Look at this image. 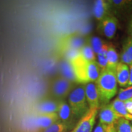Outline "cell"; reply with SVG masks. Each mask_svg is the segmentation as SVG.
<instances>
[{"instance_id":"obj_1","label":"cell","mask_w":132,"mask_h":132,"mask_svg":"<svg viewBox=\"0 0 132 132\" xmlns=\"http://www.w3.org/2000/svg\"><path fill=\"white\" fill-rule=\"evenodd\" d=\"M98 90L100 105L108 104L118 93V81L116 70L105 69L101 70L98 79L95 82Z\"/></svg>"},{"instance_id":"obj_2","label":"cell","mask_w":132,"mask_h":132,"mask_svg":"<svg viewBox=\"0 0 132 132\" xmlns=\"http://www.w3.org/2000/svg\"><path fill=\"white\" fill-rule=\"evenodd\" d=\"M70 63L75 70L77 82L82 85L95 82L101 72L97 61L87 62L81 56Z\"/></svg>"},{"instance_id":"obj_3","label":"cell","mask_w":132,"mask_h":132,"mask_svg":"<svg viewBox=\"0 0 132 132\" xmlns=\"http://www.w3.org/2000/svg\"><path fill=\"white\" fill-rule=\"evenodd\" d=\"M68 104L76 119H80L90 110L84 85L74 87L68 97Z\"/></svg>"},{"instance_id":"obj_4","label":"cell","mask_w":132,"mask_h":132,"mask_svg":"<svg viewBox=\"0 0 132 132\" xmlns=\"http://www.w3.org/2000/svg\"><path fill=\"white\" fill-rule=\"evenodd\" d=\"M74 87V82L60 76L53 81L51 86V92L54 98L61 101L69 97Z\"/></svg>"},{"instance_id":"obj_5","label":"cell","mask_w":132,"mask_h":132,"mask_svg":"<svg viewBox=\"0 0 132 132\" xmlns=\"http://www.w3.org/2000/svg\"><path fill=\"white\" fill-rule=\"evenodd\" d=\"M86 44V39L78 34H71L62 37L58 43V50L61 53L70 50H80Z\"/></svg>"},{"instance_id":"obj_6","label":"cell","mask_w":132,"mask_h":132,"mask_svg":"<svg viewBox=\"0 0 132 132\" xmlns=\"http://www.w3.org/2000/svg\"><path fill=\"white\" fill-rule=\"evenodd\" d=\"M98 109H90L85 116L80 119L70 132H92L94 126Z\"/></svg>"},{"instance_id":"obj_7","label":"cell","mask_w":132,"mask_h":132,"mask_svg":"<svg viewBox=\"0 0 132 132\" xmlns=\"http://www.w3.org/2000/svg\"><path fill=\"white\" fill-rule=\"evenodd\" d=\"M118 20L116 16L111 15L98 21V30L99 32L108 39L114 37L118 29Z\"/></svg>"},{"instance_id":"obj_8","label":"cell","mask_w":132,"mask_h":132,"mask_svg":"<svg viewBox=\"0 0 132 132\" xmlns=\"http://www.w3.org/2000/svg\"><path fill=\"white\" fill-rule=\"evenodd\" d=\"M57 114L60 121L67 125L70 130L73 129L75 122L77 119L72 113L69 104L64 100L59 102Z\"/></svg>"},{"instance_id":"obj_9","label":"cell","mask_w":132,"mask_h":132,"mask_svg":"<svg viewBox=\"0 0 132 132\" xmlns=\"http://www.w3.org/2000/svg\"><path fill=\"white\" fill-rule=\"evenodd\" d=\"M98 117L99 122L106 126L114 125L119 119L120 118L110 103L102 106L99 111Z\"/></svg>"},{"instance_id":"obj_10","label":"cell","mask_w":132,"mask_h":132,"mask_svg":"<svg viewBox=\"0 0 132 132\" xmlns=\"http://www.w3.org/2000/svg\"><path fill=\"white\" fill-rule=\"evenodd\" d=\"M92 13L95 19L98 21H101L109 16L113 15L108 0L95 1L92 8Z\"/></svg>"},{"instance_id":"obj_11","label":"cell","mask_w":132,"mask_h":132,"mask_svg":"<svg viewBox=\"0 0 132 132\" xmlns=\"http://www.w3.org/2000/svg\"><path fill=\"white\" fill-rule=\"evenodd\" d=\"M85 92L89 109H98L100 105L98 90L95 82L85 84Z\"/></svg>"},{"instance_id":"obj_12","label":"cell","mask_w":132,"mask_h":132,"mask_svg":"<svg viewBox=\"0 0 132 132\" xmlns=\"http://www.w3.org/2000/svg\"><path fill=\"white\" fill-rule=\"evenodd\" d=\"M59 120L57 113L37 114L34 119V125L36 127L42 130Z\"/></svg>"},{"instance_id":"obj_13","label":"cell","mask_w":132,"mask_h":132,"mask_svg":"<svg viewBox=\"0 0 132 132\" xmlns=\"http://www.w3.org/2000/svg\"><path fill=\"white\" fill-rule=\"evenodd\" d=\"M116 75L118 85L123 88L127 87L130 76L129 66L120 62H119L116 69Z\"/></svg>"},{"instance_id":"obj_14","label":"cell","mask_w":132,"mask_h":132,"mask_svg":"<svg viewBox=\"0 0 132 132\" xmlns=\"http://www.w3.org/2000/svg\"><path fill=\"white\" fill-rule=\"evenodd\" d=\"M111 7L113 15L122 13L129 11L132 8V1H127V0H108Z\"/></svg>"},{"instance_id":"obj_15","label":"cell","mask_w":132,"mask_h":132,"mask_svg":"<svg viewBox=\"0 0 132 132\" xmlns=\"http://www.w3.org/2000/svg\"><path fill=\"white\" fill-rule=\"evenodd\" d=\"M120 62L128 65L132 64V39L128 36L123 41Z\"/></svg>"},{"instance_id":"obj_16","label":"cell","mask_w":132,"mask_h":132,"mask_svg":"<svg viewBox=\"0 0 132 132\" xmlns=\"http://www.w3.org/2000/svg\"><path fill=\"white\" fill-rule=\"evenodd\" d=\"M59 70L61 74V77L74 83L77 82L75 70L72 64L68 61L65 59L61 61L59 64Z\"/></svg>"},{"instance_id":"obj_17","label":"cell","mask_w":132,"mask_h":132,"mask_svg":"<svg viewBox=\"0 0 132 132\" xmlns=\"http://www.w3.org/2000/svg\"><path fill=\"white\" fill-rule=\"evenodd\" d=\"M59 102L53 100H47L40 102L37 106V114L57 113Z\"/></svg>"},{"instance_id":"obj_18","label":"cell","mask_w":132,"mask_h":132,"mask_svg":"<svg viewBox=\"0 0 132 132\" xmlns=\"http://www.w3.org/2000/svg\"><path fill=\"white\" fill-rule=\"evenodd\" d=\"M110 104L120 118H123L130 121L132 120V115L130 114L127 110L124 102L121 101L116 98Z\"/></svg>"},{"instance_id":"obj_19","label":"cell","mask_w":132,"mask_h":132,"mask_svg":"<svg viewBox=\"0 0 132 132\" xmlns=\"http://www.w3.org/2000/svg\"><path fill=\"white\" fill-rule=\"evenodd\" d=\"M107 67L106 68L116 70L117 65L119 64V55L113 45H109L106 53Z\"/></svg>"},{"instance_id":"obj_20","label":"cell","mask_w":132,"mask_h":132,"mask_svg":"<svg viewBox=\"0 0 132 132\" xmlns=\"http://www.w3.org/2000/svg\"><path fill=\"white\" fill-rule=\"evenodd\" d=\"M109 45L108 44H105V45L102 48L101 50L99 51V52L97 54V60L96 61L100 69H106L107 67V57L106 53L108 51Z\"/></svg>"},{"instance_id":"obj_21","label":"cell","mask_w":132,"mask_h":132,"mask_svg":"<svg viewBox=\"0 0 132 132\" xmlns=\"http://www.w3.org/2000/svg\"><path fill=\"white\" fill-rule=\"evenodd\" d=\"M81 56L86 61L92 62L96 61L97 55L94 52V50L88 44H86L80 50Z\"/></svg>"},{"instance_id":"obj_22","label":"cell","mask_w":132,"mask_h":132,"mask_svg":"<svg viewBox=\"0 0 132 132\" xmlns=\"http://www.w3.org/2000/svg\"><path fill=\"white\" fill-rule=\"evenodd\" d=\"M86 44L90 46L97 55L106 43L104 42L101 38L97 36H90L86 39Z\"/></svg>"},{"instance_id":"obj_23","label":"cell","mask_w":132,"mask_h":132,"mask_svg":"<svg viewBox=\"0 0 132 132\" xmlns=\"http://www.w3.org/2000/svg\"><path fill=\"white\" fill-rule=\"evenodd\" d=\"M117 132H132V125L130 120L120 118L114 125Z\"/></svg>"},{"instance_id":"obj_24","label":"cell","mask_w":132,"mask_h":132,"mask_svg":"<svg viewBox=\"0 0 132 132\" xmlns=\"http://www.w3.org/2000/svg\"><path fill=\"white\" fill-rule=\"evenodd\" d=\"M70 128L60 120L53 123L48 127L42 130V132H67Z\"/></svg>"},{"instance_id":"obj_25","label":"cell","mask_w":132,"mask_h":132,"mask_svg":"<svg viewBox=\"0 0 132 132\" xmlns=\"http://www.w3.org/2000/svg\"><path fill=\"white\" fill-rule=\"evenodd\" d=\"M117 98L122 102L132 98V86H129L126 88H121L119 90Z\"/></svg>"},{"instance_id":"obj_26","label":"cell","mask_w":132,"mask_h":132,"mask_svg":"<svg viewBox=\"0 0 132 132\" xmlns=\"http://www.w3.org/2000/svg\"><path fill=\"white\" fill-rule=\"evenodd\" d=\"M64 55V59L67 60L70 62L73 61L81 56L80 50H70L64 52L62 53Z\"/></svg>"},{"instance_id":"obj_27","label":"cell","mask_w":132,"mask_h":132,"mask_svg":"<svg viewBox=\"0 0 132 132\" xmlns=\"http://www.w3.org/2000/svg\"><path fill=\"white\" fill-rule=\"evenodd\" d=\"M107 126L98 122L93 132H106Z\"/></svg>"},{"instance_id":"obj_28","label":"cell","mask_w":132,"mask_h":132,"mask_svg":"<svg viewBox=\"0 0 132 132\" xmlns=\"http://www.w3.org/2000/svg\"><path fill=\"white\" fill-rule=\"evenodd\" d=\"M124 103L127 111L130 114L132 115V99H130V100L124 102Z\"/></svg>"},{"instance_id":"obj_29","label":"cell","mask_w":132,"mask_h":132,"mask_svg":"<svg viewBox=\"0 0 132 132\" xmlns=\"http://www.w3.org/2000/svg\"><path fill=\"white\" fill-rule=\"evenodd\" d=\"M128 36L132 39V17L130 19L128 24Z\"/></svg>"},{"instance_id":"obj_30","label":"cell","mask_w":132,"mask_h":132,"mask_svg":"<svg viewBox=\"0 0 132 132\" xmlns=\"http://www.w3.org/2000/svg\"><path fill=\"white\" fill-rule=\"evenodd\" d=\"M129 66L130 69V76H129V81H128V86H132V64H130Z\"/></svg>"},{"instance_id":"obj_31","label":"cell","mask_w":132,"mask_h":132,"mask_svg":"<svg viewBox=\"0 0 132 132\" xmlns=\"http://www.w3.org/2000/svg\"><path fill=\"white\" fill-rule=\"evenodd\" d=\"M106 132H117L116 130L114 125H110V126H107Z\"/></svg>"},{"instance_id":"obj_32","label":"cell","mask_w":132,"mask_h":132,"mask_svg":"<svg viewBox=\"0 0 132 132\" xmlns=\"http://www.w3.org/2000/svg\"><path fill=\"white\" fill-rule=\"evenodd\" d=\"M131 125H132V120H131Z\"/></svg>"},{"instance_id":"obj_33","label":"cell","mask_w":132,"mask_h":132,"mask_svg":"<svg viewBox=\"0 0 132 132\" xmlns=\"http://www.w3.org/2000/svg\"><path fill=\"white\" fill-rule=\"evenodd\" d=\"M131 99H132V98H131Z\"/></svg>"}]
</instances>
